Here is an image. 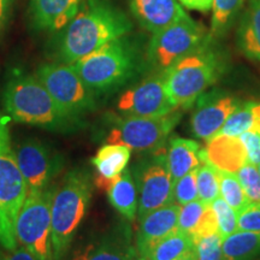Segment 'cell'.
<instances>
[{"label":"cell","mask_w":260,"mask_h":260,"mask_svg":"<svg viewBox=\"0 0 260 260\" xmlns=\"http://www.w3.org/2000/svg\"><path fill=\"white\" fill-rule=\"evenodd\" d=\"M130 148L121 144H106L99 148L92 159L98 176L96 187L105 189L113 178L121 175L128 167Z\"/></svg>","instance_id":"20"},{"label":"cell","mask_w":260,"mask_h":260,"mask_svg":"<svg viewBox=\"0 0 260 260\" xmlns=\"http://www.w3.org/2000/svg\"><path fill=\"white\" fill-rule=\"evenodd\" d=\"M106 191L113 209L118 211L125 219L133 222L138 216L139 200L135 181L128 168L111 180Z\"/></svg>","instance_id":"22"},{"label":"cell","mask_w":260,"mask_h":260,"mask_svg":"<svg viewBox=\"0 0 260 260\" xmlns=\"http://www.w3.org/2000/svg\"><path fill=\"white\" fill-rule=\"evenodd\" d=\"M93 184L89 174L82 169L68 172L53 189L51 204V228L53 260H63L74 237L86 217Z\"/></svg>","instance_id":"3"},{"label":"cell","mask_w":260,"mask_h":260,"mask_svg":"<svg viewBox=\"0 0 260 260\" xmlns=\"http://www.w3.org/2000/svg\"><path fill=\"white\" fill-rule=\"evenodd\" d=\"M217 171L219 178V195H222L226 204L233 207L236 213H240L251 201L247 198L239 178L236 174L232 172L222 171L218 169Z\"/></svg>","instance_id":"27"},{"label":"cell","mask_w":260,"mask_h":260,"mask_svg":"<svg viewBox=\"0 0 260 260\" xmlns=\"http://www.w3.org/2000/svg\"><path fill=\"white\" fill-rule=\"evenodd\" d=\"M223 260H260V232L236 233L223 239Z\"/></svg>","instance_id":"24"},{"label":"cell","mask_w":260,"mask_h":260,"mask_svg":"<svg viewBox=\"0 0 260 260\" xmlns=\"http://www.w3.org/2000/svg\"><path fill=\"white\" fill-rule=\"evenodd\" d=\"M237 226L245 232H260V204L249 203L237 213Z\"/></svg>","instance_id":"35"},{"label":"cell","mask_w":260,"mask_h":260,"mask_svg":"<svg viewBox=\"0 0 260 260\" xmlns=\"http://www.w3.org/2000/svg\"><path fill=\"white\" fill-rule=\"evenodd\" d=\"M239 45L247 57L260 61V0H248L239 29Z\"/></svg>","instance_id":"23"},{"label":"cell","mask_w":260,"mask_h":260,"mask_svg":"<svg viewBox=\"0 0 260 260\" xmlns=\"http://www.w3.org/2000/svg\"><path fill=\"white\" fill-rule=\"evenodd\" d=\"M246 132L260 134V103L248 102L240 104L217 135L239 138Z\"/></svg>","instance_id":"25"},{"label":"cell","mask_w":260,"mask_h":260,"mask_svg":"<svg viewBox=\"0 0 260 260\" xmlns=\"http://www.w3.org/2000/svg\"><path fill=\"white\" fill-rule=\"evenodd\" d=\"M184 8L190 10H197L200 12H207L212 8L213 0H177Z\"/></svg>","instance_id":"37"},{"label":"cell","mask_w":260,"mask_h":260,"mask_svg":"<svg viewBox=\"0 0 260 260\" xmlns=\"http://www.w3.org/2000/svg\"><path fill=\"white\" fill-rule=\"evenodd\" d=\"M136 254L129 226L119 225L77 249L71 260H135Z\"/></svg>","instance_id":"15"},{"label":"cell","mask_w":260,"mask_h":260,"mask_svg":"<svg viewBox=\"0 0 260 260\" xmlns=\"http://www.w3.org/2000/svg\"><path fill=\"white\" fill-rule=\"evenodd\" d=\"M193 242L198 260H223V239L219 233L200 236Z\"/></svg>","instance_id":"32"},{"label":"cell","mask_w":260,"mask_h":260,"mask_svg":"<svg viewBox=\"0 0 260 260\" xmlns=\"http://www.w3.org/2000/svg\"><path fill=\"white\" fill-rule=\"evenodd\" d=\"M15 153L27 182L28 193L47 189L50 182L61 169L60 157L39 140L28 139L19 142Z\"/></svg>","instance_id":"12"},{"label":"cell","mask_w":260,"mask_h":260,"mask_svg":"<svg viewBox=\"0 0 260 260\" xmlns=\"http://www.w3.org/2000/svg\"><path fill=\"white\" fill-rule=\"evenodd\" d=\"M195 103L197 106L190 117V130L195 138L205 141L218 134L229 116L241 104L235 96L217 90L203 94Z\"/></svg>","instance_id":"14"},{"label":"cell","mask_w":260,"mask_h":260,"mask_svg":"<svg viewBox=\"0 0 260 260\" xmlns=\"http://www.w3.org/2000/svg\"><path fill=\"white\" fill-rule=\"evenodd\" d=\"M35 76L68 116L79 119L95 107V92L83 82L71 64H44Z\"/></svg>","instance_id":"9"},{"label":"cell","mask_w":260,"mask_h":260,"mask_svg":"<svg viewBox=\"0 0 260 260\" xmlns=\"http://www.w3.org/2000/svg\"><path fill=\"white\" fill-rule=\"evenodd\" d=\"M139 195V222L152 211L174 204V181L167 162V149L159 148L135 165Z\"/></svg>","instance_id":"11"},{"label":"cell","mask_w":260,"mask_h":260,"mask_svg":"<svg viewBox=\"0 0 260 260\" xmlns=\"http://www.w3.org/2000/svg\"><path fill=\"white\" fill-rule=\"evenodd\" d=\"M214 216H216L217 224H218V233L222 239L230 236L232 234L239 230L237 226V213L233 207L226 204L222 197H218L211 204Z\"/></svg>","instance_id":"30"},{"label":"cell","mask_w":260,"mask_h":260,"mask_svg":"<svg viewBox=\"0 0 260 260\" xmlns=\"http://www.w3.org/2000/svg\"><path fill=\"white\" fill-rule=\"evenodd\" d=\"M220 64L214 52L204 45L182 58L161 74L165 90L177 109L195 104L205 90L216 82Z\"/></svg>","instance_id":"5"},{"label":"cell","mask_w":260,"mask_h":260,"mask_svg":"<svg viewBox=\"0 0 260 260\" xmlns=\"http://www.w3.org/2000/svg\"><path fill=\"white\" fill-rule=\"evenodd\" d=\"M180 207L176 203L170 204L152 211L140 220L135 239V246L140 255L146 256L155 243L178 230Z\"/></svg>","instance_id":"16"},{"label":"cell","mask_w":260,"mask_h":260,"mask_svg":"<svg viewBox=\"0 0 260 260\" xmlns=\"http://www.w3.org/2000/svg\"><path fill=\"white\" fill-rule=\"evenodd\" d=\"M245 145L248 161L258 167L260 164V134L253 132H246L239 136Z\"/></svg>","instance_id":"36"},{"label":"cell","mask_w":260,"mask_h":260,"mask_svg":"<svg viewBox=\"0 0 260 260\" xmlns=\"http://www.w3.org/2000/svg\"><path fill=\"white\" fill-rule=\"evenodd\" d=\"M11 3L12 0H0V31L5 27L6 21L9 18Z\"/></svg>","instance_id":"39"},{"label":"cell","mask_w":260,"mask_h":260,"mask_svg":"<svg viewBox=\"0 0 260 260\" xmlns=\"http://www.w3.org/2000/svg\"><path fill=\"white\" fill-rule=\"evenodd\" d=\"M53 189L28 193L17 219L16 240L38 260H53L51 228V204Z\"/></svg>","instance_id":"7"},{"label":"cell","mask_w":260,"mask_h":260,"mask_svg":"<svg viewBox=\"0 0 260 260\" xmlns=\"http://www.w3.org/2000/svg\"><path fill=\"white\" fill-rule=\"evenodd\" d=\"M117 109L124 116L160 117L176 111L160 76H153L132 87L119 96Z\"/></svg>","instance_id":"13"},{"label":"cell","mask_w":260,"mask_h":260,"mask_svg":"<svg viewBox=\"0 0 260 260\" xmlns=\"http://www.w3.org/2000/svg\"><path fill=\"white\" fill-rule=\"evenodd\" d=\"M199 199L197 184V170L188 172L186 176L174 182V200L180 205H186Z\"/></svg>","instance_id":"34"},{"label":"cell","mask_w":260,"mask_h":260,"mask_svg":"<svg viewBox=\"0 0 260 260\" xmlns=\"http://www.w3.org/2000/svg\"><path fill=\"white\" fill-rule=\"evenodd\" d=\"M71 65L90 89L107 92L134 76L138 58L129 42L119 38Z\"/></svg>","instance_id":"6"},{"label":"cell","mask_w":260,"mask_h":260,"mask_svg":"<svg viewBox=\"0 0 260 260\" xmlns=\"http://www.w3.org/2000/svg\"><path fill=\"white\" fill-rule=\"evenodd\" d=\"M177 260H198V256H197V253H195V249H193V251L188 252L187 254H184L183 256H181L180 259Z\"/></svg>","instance_id":"40"},{"label":"cell","mask_w":260,"mask_h":260,"mask_svg":"<svg viewBox=\"0 0 260 260\" xmlns=\"http://www.w3.org/2000/svg\"><path fill=\"white\" fill-rule=\"evenodd\" d=\"M240 183L251 203L260 204V175L258 167L247 161L243 167L236 172Z\"/></svg>","instance_id":"33"},{"label":"cell","mask_w":260,"mask_h":260,"mask_svg":"<svg viewBox=\"0 0 260 260\" xmlns=\"http://www.w3.org/2000/svg\"><path fill=\"white\" fill-rule=\"evenodd\" d=\"M130 29L128 17L105 0L82 2L61 40V60L76 63L107 42L123 38Z\"/></svg>","instance_id":"1"},{"label":"cell","mask_w":260,"mask_h":260,"mask_svg":"<svg viewBox=\"0 0 260 260\" xmlns=\"http://www.w3.org/2000/svg\"><path fill=\"white\" fill-rule=\"evenodd\" d=\"M197 184L199 200L211 205L219 197V178L217 169L209 161H204L197 169Z\"/></svg>","instance_id":"28"},{"label":"cell","mask_w":260,"mask_h":260,"mask_svg":"<svg viewBox=\"0 0 260 260\" xmlns=\"http://www.w3.org/2000/svg\"><path fill=\"white\" fill-rule=\"evenodd\" d=\"M81 3L82 0H30L32 22L40 30H60L73 21Z\"/></svg>","instance_id":"19"},{"label":"cell","mask_w":260,"mask_h":260,"mask_svg":"<svg viewBox=\"0 0 260 260\" xmlns=\"http://www.w3.org/2000/svg\"><path fill=\"white\" fill-rule=\"evenodd\" d=\"M8 123V117L0 115V246L11 252L18 246L15 225L28 186L16 159Z\"/></svg>","instance_id":"4"},{"label":"cell","mask_w":260,"mask_h":260,"mask_svg":"<svg viewBox=\"0 0 260 260\" xmlns=\"http://www.w3.org/2000/svg\"><path fill=\"white\" fill-rule=\"evenodd\" d=\"M135 260H149V259L145 258V256H141V258H139V259H135Z\"/></svg>","instance_id":"41"},{"label":"cell","mask_w":260,"mask_h":260,"mask_svg":"<svg viewBox=\"0 0 260 260\" xmlns=\"http://www.w3.org/2000/svg\"><path fill=\"white\" fill-rule=\"evenodd\" d=\"M258 167H259V168H258V170H259V175H260V164L258 165Z\"/></svg>","instance_id":"42"},{"label":"cell","mask_w":260,"mask_h":260,"mask_svg":"<svg viewBox=\"0 0 260 260\" xmlns=\"http://www.w3.org/2000/svg\"><path fill=\"white\" fill-rule=\"evenodd\" d=\"M3 104L10 118L52 130L69 133L79 128V119L68 116L37 76L17 75L6 83Z\"/></svg>","instance_id":"2"},{"label":"cell","mask_w":260,"mask_h":260,"mask_svg":"<svg viewBox=\"0 0 260 260\" xmlns=\"http://www.w3.org/2000/svg\"><path fill=\"white\" fill-rule=\"evenodd\" d=\"M207 39L203 25L187 14L152 35L147 59L154 70L162 74L182 58L206 45Z\"/></svg>","instance_id":"8"},{"label":"cell","mask_w":260,"mask_h":260,"mask_svg":"<svg viewBox=\"0 0 260 260\" xmlns=\"http://www.w3.org/2000/svg\"><path fill=\"white\" fill-rule=\"evenodd\" d=\"M0 260H38L34 255L31 254L28 249L24 247H17L15 251L9 252V254L2 255L0 254Z\"/></svg>","instance_id":"38"},{"label":"cell","mask_w":260,"mask_h":260,"mask_svg":"<svg viewBox=\"0 0 260 260\" xmlns=\"http://www.w3.org/2000/svg\"><path fill=\"white\" fill-rule=\"evenodd\" d=\"M193 249L194 242L191 236L176 230L155 243L145 258L149 260H177Z\"/></svg>","instance_id":"26"},{"label":"cell","mask_w":260,"mask_h":260,"mask_svg":"<svg viewBox=\"0 0 260 260\" xmlns=\"http://www.w3.org/2000/svg\"><path fill=\"white\" fill-rule=\"evenodd\" d=\"M245 0H213L211 37L223 34L228 25L237 15Z\"/></svg>","instance_id":"29"},{"label":"cell","mask_w":260,"mask_h":260,"mask_svg":"<svg viewBox=\"0 0 260 260\" xmlns=\"http://www.w3.org/2000/svg\"><path fill=\"white\" fill-rule=\"evenodd\" d=\"M181 112L160 117L124 116L116 119L106 138V144H121L139 152L164 147L172 129L178 124Z\"/></svg>","instance_id":"10"},{"label":"cell","mask_w":260,"mask_h":260,"mask_svg":"<svg viewBox=\"0 0 260 260\" xmlns=\"http://www.w3.org/2000/svg\"><path fill=\"white\" fill-rule=\"evenodd\" d=\"M167 162L172 181L186 176L203 164L200 145L193 140L175 136L169 141Z\"/></svg>","instance_id":"21"},{"label":"cell","mask_w":260,"mask_h":260,"mask_svg":"<svg viewBox=\"0 0 260 260\" xmlns=\"http://www.w3.org/2000/svg\"><path fill=\"white\" fill-rule=\"evenodd\" d=\"M203 160L209 161L218 170L236 174L248 161V157L241 139L216 135L203 149Z\"/></svg>","instance_id":"18"},{"label":"cell","mask_w":260,"mask_h":260,"mask_svg":"<svg viewBox=\"0 0 260 260\" xmlns=\"http://www.w3.org/2000/svg\"><path fill=\"white\" fill-rule=\"evenodd\" d=\"M132 14L152 34L187 15L177 0H128Z\"/></svg>","instance_id":"17"},{"label":"cell","mask_w":260,"mask_h":260,"mask_svg":"<svg viewBox=\"0 0 260 260\" xmlns=\"http://www.w3.org/2000/svg\"><path fill=\"white\" fill-rule=\"evenodd\" d=\"M207 207L209 205L199 199L182 205L180 207V213H178V230L190 236L193 235Z\"/></svg>","instance_id":"31"}]
</instances>
